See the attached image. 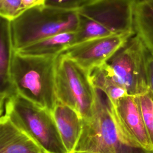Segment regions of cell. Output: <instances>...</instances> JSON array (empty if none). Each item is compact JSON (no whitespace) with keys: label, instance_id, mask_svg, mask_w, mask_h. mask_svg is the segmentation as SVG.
Wrapping results in <instances>:
<instances>
[{"label":"cell","instance_id":"6da1fadb","mask_svg":"<svg viewBox=\"0 0 153 153\" xmlns=\"http://www.w3.org/2000/svg\"><path fill=\"white\" fill-rule=\"evenodd\" d=\"M94 88L93 113L90 118L83 120L82 131L74 153H153L131 136L108 96Z\"/></svg>","mask_w":153,"mask_h":153},{"label":"cell","instance_id":"44dd1931","mask_svg":"<svg viewBox=\"0 0 153 153\" xmlns=\"http://www.w3.org/2000/svg\"><path fill=\"white\" fill-rule=\"evenodd\" d=\"M76 153H90V152H76Z\"/></svg>","mask_w":153,"mask_h":153},{"label":"cell","instance_id":"52a82bcc","mask_svg":"<svg viewBox=\"0 0 153 153\" xmlns=\"http://www.w3.org/2000/svg\"><path fill=\"white\" fill-rule=\"evenodd\" d=\"M150 51L134 34L107 62L115 81L130 96H137L149 90L147 61Z\"/></svg>","mask_w":153,"mask_h":153},{"label":"cell","instance_id":"4fadbf2b","mask_svg":"<svg viewBox=\"0 0 153 153\" xmlns=\"http://www.w3.org/2000/svg\"><path fill=\"white\" fill-rule=\"evenodd\" d=\"M76 32H66L51 36L17 51L22 55L59 57L66 48L75 44Z\"/></svg>","mask_w":153,"mask_h":153},{"label":"cell","instance_id":"7c38bea8","mask_svg":"<svg viewBox=\"0 0 153 153\" xmlns=\"http://www.w3.org/2000/svg\"><path fill=\"white\" fill-rule=\"evenodd\" d=\"M0 37V105L2 109L6 100L17 93L12 81L10 71L14 51L10 21L2 17H1Z\"/></svg>","mask_w":153,"mask_h":153},{"label":"cell","instance_id":"9c48e42d","mask_svg":"<svg viewBox=\"0 0 153 153\" xmlns=\"http://www.w3.org/2000/svg\"><path fill=\"white\" fill-rule=\"evenodd\" d=\"M0 153H48L6 115L0 118Z\"/></svg>","mask_w":153,"mask_h":153},{"label":"cell","instance_id":"9a60e30c","mask_svg":"<svg viewBox=\"0 0 153 153\" xmlns=\"http://www.w3.org/2000/svg\"><path fill=\"white\" fill-rule=\"evenodd\" d=\"M87 73L93 87L102 90L114 105L128 95L126 90L115 81L106 63L90 70Z\"/></svg>","mask_w":153,"mask_h":153},{"label":"cell","instance_id":"ffe728a7","mask_svg":"<svg viewBox=\"0 0 153 153\" xmlns=\"http://www.w3.org/2000/svg\"><path fill=\"white\" fill-rule=\"evenodd\" d=\"M23 4L26 10L36 5H44V1L42 0H23Z\"/></svg>","mask_w":153,"mask_h":153},{"label":"cell","instance_id":"7a4b0ae2","mask_svg":"<svg viewBox=\"0 0 153 153\" xmlns=\"http://www.w3.org/2000/svg\"><path fill=\"white\" fill-rule=\"evenodd\" d=\"M57 57L22 55L14 50L11 63V76L16 93L51 112L57 102Z\"/></svg>","mask_w":153,"mask_h":153},{"label":"cell","instance_id":"30bf717a","mask_svg":"<svg viewBox=\"0 0 153 153\" xmlns=\"http://www.w3.org/2000/svg\"><path fill=\"white\" fill-rule=\"evenodd\" d=\"M62 142L68 153H74L83 128V119L72 108L57 101L53 112Z\"/></svg>","mask_w":153,"mask_h":153},{"label":"cell","instance_id":"e0dca14e","mask_svg":"<svg viewBox=\"0 0 153 153\" xmlns=\"http://www.w3.org/2000/svg\"><path fill=\"white\" fill-rule=\"evenodd\" d=\"M25 10L23 0H0V16L11 21Z\"/></svg>","mask_w":153,"mask_h":153},{"label":"cell","instance_id":"8fae6325","mask_svg":"<svg viewBox=\"0 0 153 153\" xmlns=\"http://www.w3.org/2000/svg\"><path fill=\"white\" fill-rule=\"evenodd\" d=\"M114 105L119 117L131 136L143 148L153 151L136 96L127 95Z\"/></svg>","mask_w":153,"mask_h":153},{"label":"cell","instance_id":"5bb4252c","mask_svg":"<svg viewBox=\"0 0 153 153\" xmlns=\"http://www.w3.org/2000/svg\"><path fill=\"white\" fill-rule=\"evenodd\" d=\"M133 28L135 34L153 53V0H136Z\"/></svg>","mask_w":153,"mask_h":153},{"label":"cell","instance_id":"8992f818","mask_svg":"<svg viewBox=\"0 0 153 153\" xmlns=\"http://www.w3.org/2000/svg\"><path fill=\"white\" fill-rule=\"evenodd\" d=\"M55 85L57 101L74 109L83 120L91 117L95 93L86 71L68 57L59 55Z\"/></svg>","mask_w":153,"mask_h":153},{"label":"cell","instance_id":"2e32d148","mask_svg":"<svg viewBox=\"0 0 153 153\" xmlns=\"http://www.w3.org/2000/svg\"><path fill=\"white\" fill-rule=\"evenodd\" d=\"M136 98L153 150V94L149 90Z\"/></svg>","mask_w":153,"mask_h":153},{"label":"cell","instance_id":"5b68a950","mask_svg":"<svg viewBox=\"0 0 153 153\" xmlns=\"http://www.w3.org/2000/svg\"><path fill=\"white\" fill-rule=\"evenodd\" d=\"M17 127L48 153H68L60 137L53 114L17 93L8 98L1 109Z\"/></svg>","mask_w":153,"mask_h":153},{"label":"cell","instance_id":"d6986e66","mask_svg":"<svg viewBox=\"0 0 153 153\" xmlns=\"http://www.w3.org/2000/svg\"><path fill=\"white\" fill-rule=\"evenodd\" d=\"M147 74L149 89L153 94V53L151 51L147 61Z\"/></svg>","mask_w":153,"mask_h":153},{"label":"cell","instance_id":"277c9868","mask_svg":"<svg viewBox=\"0 0 153 153\" xmlns=\"http://www.w3.org/2000/svg\"><path fill=\"white\" fill-rule=\"evenodd\" d=\"M77 11H66L39 5L25 10L10 21L13 48L17 51L55 35L76 32Z\"/></svg>","mask_w":153,"mask_h":153},{"label":"cell","instance_id":"ac0fdd59","mask_svg":"<svg viewBox=\"0 0 153 153\" xmlns=\"http://www.w3.org/2000/svg\"><path fill=\"white\" fill-rule=\"evenodd\" d=\"M90 0H45V6L66 11H77Z\"/></svg>","mask_w":153,"mask_h":153},{"label":"cell","instance_id":"7402d4cb","mask_svg":"<svg viewBox=\"0 0 153 153\" xmlns=\"http://www.w3.org/2000/svg\"><path fill=\"white\" fill-rule=\"evenodd\" d=\"M43 1H44H44H45V0H42Z\"/></svg>","mask_w":153,"mask_h":153},{"label":"cell","instance_id":"ba28073f","mask_svg":"<svg viewBox=\"0 0 153 153\" xmlns=\"http://www.w3.org/2000/svg\"><path fill=\"white\" fill-rule=\"evenodd\" d=\"M134 34L131 32L88 39L74 44L60 55L71 59L88 72L107 63Z\"/></svg>","mask_w":153,"mask_h":153},{"label":"cell","instance_id":"3957f363","mask_svg":"<svg viewBox=\"0 0 153 153\" xmlns=\"http://www.w3.org/2000/svg\"><path fill=\"white\" fill-rule=\"evenodd\" d=\"M136 0H90L77 10L75 44L88 39L134 32Z\"/></svg>","mask_w":153,"mask_h":153}]
</instances>
